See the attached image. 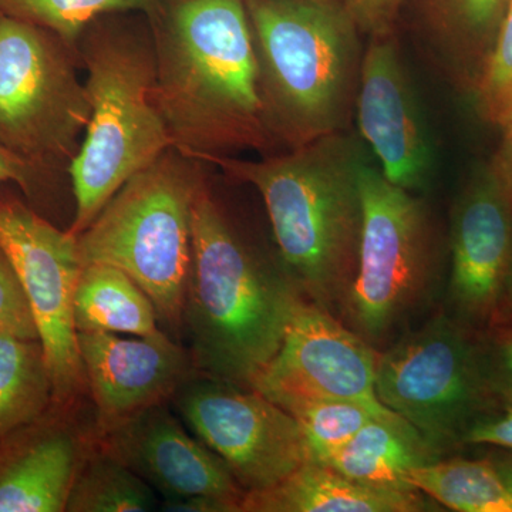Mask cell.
I'll list each match as a JSON object with an SVG mask.
<instances>
[{"mask_svg": "<svg viewBox=\"0 0 512 512\" xmlns=\"http://www.w3.org/2000/svg\"><path fill=\"white\" fill-rule=\"evenodd\" d=\"M154 28L158 107L178 153L201 161L276 146L245 0H171Z\"/></svg>", "mask_w": 512, "mask_h": 512, "instance_id": "1", "label": "cell"}, {"mask_svg": "<svg viewBox=\"0 0 512 512\" xmlns=\"http://www.w3.org/2000/svg\"><path fill=\"white\" fill-rule=\"evenodd\" d=\"M365 151L343 131L262 160L210 156L264 200L276 251L306 301L339 319L359 265Z\"/></svg>", "mask_w": 512, "mask_h": 512, "instance_id": "2", "label": "cell"}, {"mask_svg": "<svg viewBox=\"0 0 512 512\" xmlns=\"http://www.w3.org/2000/svg\"><path fill=\"white\" fill-rule=\"evenodd\" d=\"M303 299L279 258L252 244L204 181L192 208L183 322L194 365L212 379L251 389Z\"/></svg>", "mask_w": 512, "mask_h": 512, "instance_id": "3", "label": "cell"}, {"mask_svg": "<svg viewBox=\"0 0 512 512\" xmlns=\"http://www.w3.org/2000/svg\"><path fill=\"white\" fill-rule=\"evenodd\" d=\"M265 123L275 144L340 133L359 86L357 25L340 0H245Z\"/></svg>", "mask_w": 512, "mask_h": 512, "instance_id": "4", "label": "cell"}, {"mask_svg": "<svg viewBox=\"0 0 512 512\" xmlns=\"http://www.w3.org/2000/svg\"><path fill=\"white\" fill-rule=\"evenodd\" d=\"M90 119L70 163L80 235L124 184L173 147L156 96L153 39L121 29H87L79 43Z\"/></svg>", "mask_w": 512, "mask_h": 512, "instance_id": "5", "label": "cell"}, {"mask_svg": "<svg viewBox=\"0 0 512 512\" xmlns=\"http://www.w3.org/2000/svg\"><path fill=\"white\" fill-rule=\"evenodd\" d=\"M200 161L171 148L131 177L77 235L83 265L126 272L156 306L160 325L183 328L192 269V208Z\"/></svg>", "mask_w": 512, "mask_h": 512, "instance_id": "6", "label": "cell"}, {"mask_svg": "<svg viewBox=\"0 0 512 512\" xmlns=\"http://www.w3.org/2000/svg\"><path fill=\"white\" fill-rule=\"evenodd\" d=\"M360 190L359 265L339 320L380 352L436 299L439 251L424 202L390 183L367 158L360 167Z\"/></svg>", "mask_w": 512, "mask_h": 512, "instance_id": "7", "label": "cell"}, {"mask_svg": "<svg viewBox=\"0 0 512 512\" xmlns=\"http://www.w3.org/2000/svg\"><path fill=\"white\" fill-rule=\"evenodd\" d=\"M477 330L441 311L377 353L380 403L419 431L440 457L504 409L485 377Z\"/></svg>", "mask_w": 512, "mask_h": 512, "instance_id": "8", "label": "cell"}, {"mask_svg": "<svg viewBox=\"0 0 512 512\" xmlns=\"http://www.w3.org/2000/svg\"><path fill=\"white\" fill-rule=\"evenodd\" d=\"M77 59L53 33L0 13V143L42 171L69 168L89 124Z\"/></svg>", "mask_w": 512, "mask_h": 512, "instance_id": "9", "label": "cell"}, {"mask_svg": "<svg viewBox=\"0 0 512 512\" xmlns=\"http://www.w3.org/2000/svg\"><path fill=\"white\" fill-rule=\"evenodd\" d=\"M0 248L18 275L53 383V404L72 407L87 389L74 292L83 264L77 237L15 197H0Z\"/></svg>", "mask_w": 512, "mask_h": 512, "instance_id": "10", "label": "cell"}, {"mask_svg": "<svg viewBox=\"0 0 512 512\" xmlns=\"http://www.w3.org/2000/svg\"><path fill=\"white\" fill-rule=\"evenodd\" d=\"M177 407L245 493L268 490L311 461L298 421L258 390L190 379L178 390Z\"/></svg>", "mask_w": 512, "mask_h": 512, "instance_id": "11", "label": "cell"}, {"mask_svg": "<svg viewBox=\"0 0 512 512\" xmlns=\"http://www.w3.org/2000/svg\"><path fill=\"white\" fill-rule=\"evenodd\" d=\"M377 353L336 316L303 299L251 389L285 410L313 400H352L392 413L377 399Z\"/></svg>", "mask_w": 512, "mask_h": 512, "instance_id": "12", "label": "cell"}, {"mask_svg": "<svg viewBox=\"0 0 512 512\" xmlns=\"http://www.w3.org/2000/svg\"><path fill=\"white\" fill-rule=\"evenodd\" d=\"M450 254L444 311L478 332L497 318L512 261V181L497 157L458 192Z\"/></svg>", "mask_w": 512, "mask_h": 512, "instance_id": "13", "label": "cell"}, {"mask_svg": "<svg viewBox=\"0 0 512 512\" xmlns=\"http://www.w3.org/2000/svg\"><path fill=\"white\" fill-rule=\"evenodd\" d=\"M164 498V511L241 512L245 491L228 467L161 406L97 434Z\"/></svg>", "mask_w": 512, "mask_h": 512, "instance_id": "14", "label": "cell"}, {"mask_svg": "<svg viewBox=\"0 0 512 512\" xmlns=\"http://www.w3.org/2000/svg\"><path fill=\"white\" fill-rule=\"evenodd\" d=\"M387 37H375L362 57L357 124L384 177L419 192L433 177L434 144L399 52Z\"/></svg>", "mask_w": 512, "mask_h": 512, "instance_id": "15", "label": "cell"}, {"mask_svg": "<svg viewBox=\"0 0 512 512\" xmlns=\"http://www.w3.org/2000/svg\"><path fill=\"white\" fill-rule=\"evenodd\" d=\"M77 343L96 406V434L170 400L194 365L163 329L150 336L82 332Z\"/></svg>", "mask_w": 512, "mask_h": 512, "instance_id": "16", "label": "cell"}, {"mask_svg": "<svg viewBox=\"0 0 512 512\" xmlns=\"http://www.w3.org/2000/svg\"><path fill=\"white\" fill-rule=\"evenodd\" d=\"M53 404L40 419L0 440V512H63L96 436Z\"/></svg>", "mask_w": 512, "mask_h": 512, "instance_id": "17", "label": "cell"}, {"mask_svg": "<svg viewBox=\"0 0 512 512\" xmlns=\"http://www.w3.org/2000/svg\"><path fill=\"white\" fill-rule=\"evenodd\" d=\"M436 505L419 490L372 487L318 461H306L274 487L245 494L241 512L439 511Z\"/></svg>", "mask_w": 512, "mask_h": 512, "instance_id": "18", "label": "cell"}, {"mask_svg": "<svg viewBox=\"0 0 512 512\" xmlns=\"http://www.w3.org/2000/svg\"><path fill=\"white\" fill-rule=\"evenodd\" d=\"M439 458L409 421L393 413L367 423L319 463L372 487L417 490L407 481L410 471Z\"/></svg>", "mask_w": 512, "mask_h": 512, "instance_id": "19", "label": "cell"}, {"mask_svg": "<svg viewBox=\"0 0 512 512\" xmlns=\"http://www.w3.org/2000/svg\"><path fill=\"white\" fill-rule=\"evenodd\" d=\"M74 323L77 333L150 336L161 330L150 296L126 272L106 264L83 265L74 292Z\"/></svg>", "mask_w": 512, "mask_h": 512, "instance_id": "20", "label": "cell"}, {"mask_svg": "<svg viewBox=\"0 0 512 512\" xmlns=\"http://www.w3.org/2000/svg\"><path fill=\"white\" fill-rule=\"evenodd\" d=\"M52 406V376L40 340L0 335V440Z\"/></svg>", "mask_w": 512, "mask_h": 512, "instance_id": "21", "label": "cell"}, {"mask_svg": "<svg viewBox=\"0 0 512 512\" xmlns=\"http://www.w3.org/2000/svg\"><path fill=\"white\" fill-rule=\"evenodd\" d=\"M407 481L448 510L512 512V494L488 458L441 457L414 468Z\"/></svg>", "mask_w": 512, "mask_h": 512, "instance_id": "22", "label": "cell"}, {"mask_svg": "<svg viewBox=\"0 0 512 512\" xmlns=\"http://www.w3.org/2000/svg\"><path fill=\"white\" fill-rule=\"evenodd\" d=\"M154 490L99 437L77 471L67 512H146L156 507Z\"/></svg>", "mask_w": 512, "mask_h": 512, "instance_id": "23", "label": "cell"}, {"mask_svg": "<svg viewBox=\"0 0 512 512\" xmlns=\"http://www.w3.org/2000/svg\"><path fill=\"white\" fill-rule=\"evenodd\" d=\"M156 0H0V13L53 33L79 55L84 32L104 15L141 10L153 15Z\"/></svg>", "mask_w": 512, "mask_h": 512, "instance_id": "24", "label": "cell"}, {"mask_svg": "<svg viewBox=\"0 0 512 512\" xmlns=\"http://www.w3.org/2000/svg\"><path fill=\"white\" fill-rule=\"evenodd\" d=\"M308 444L311 461H322L356 436L376 417L390 416L352 400H313L289 407Z\"/></svg>", "mask_w": 512, "mask_h": 512, "instance_id": "25", "label": "cell"}, {"mask_svg": "<svg viewBox=\"0 0 512 512\" xmlns=\"http://www.w3.org/2000/svg\"><path fill=\"white\" fill-rule=\"evenodd\" d=\"M481 114L503 127L512 117V0H507L497 39L477 90Z\"/></svg>", "mask_w": 512, "mask_h": 512, "instance_id": "26", "label": "cell"}, {"mask_svg": "<svg viewBox=\"0 0 512 512\" xmlns=\"http://www.w3.org/2000/svg\"><path fill=\"white\" fill-rule=\"evenodd\" d=\"M477 336L487 382L501 406L512 407V316L493 320Z\"/></svg>", "mask_w": 512, "mask_h": 512, "instance_id": "27", "label": "cell"}, {"mask_svg": "<svg viewBox=\"0 0 512 512\" xmlns=\"http://www.w3.org/2000/svg\"><path fill=\"white\" fill-rule=\"evenodd\" d=\"M0 335L39 340L28 298L2 248H0Z\"/></svg>", "mask_w": 512, "mask_h": 512, "instance_id": "28", "label": "cell"}, {"mask_svg": "<svg viewBox=\"0 0 512 512\" xmlns=\"http://www.w3.org/2000/svg\"><path fill=\"white\" fill-rule=\"evenodd\" d=\"M357 28L373 37L389 36L402 0H345Z\"/></svg>", "mask_w": 512, "mask_h": 512, "instance_id": "29", "label": "cell"}, {"mask_svg": "<svg viewBox=\"0 0 512 512\" xmlns=\"http://www.w3.org/2000/svg\"><path fill=\"white\" fill-rule=\"evenodd\" d=\"M467 444H488L512 450V407H505L478 423L468 434Z\"/></svg>", "mask_w": 512, "mask_h": 512, "instance_id": "30", "label": "cell"}, {"mask_svg": "<svg viewBox=\"0 0 512 512\" xmlns=\"http://www.w3.org/2000/svg\"><path fill=\"white\" fill-rule=\"evenodd\" d=\"M42 173L36 165L30 164L0 143V185L15 183L30 195L36 191Z\"/></svg>", "mask_w": 512, "mask_h": 512, "instance_id": "31", "label": "cell"}, {"mask_svg": "<svg viewBox=\"0 0 512 512\" xmlns=\"http://www.w3.org/2000/svg\"><path fill=\"white\" fill-rule=\"evenodd\" d=\"M505 5L507 0H457L461 20L478 35L494 28Z\"/></svg>", "mask_w": 512, "mask_h": 512, "instance_id": "32", "label": "cell"}, {"mask_svg": "<svg viewBox=\"0 0 512 512\" xmlns=\"http://www.w3.org/2000/svg\"><path fill=\"white\" fill-rule=\"evenodd\" d=\"M500 448V450L494 451L488 456V460L493 464L495 471L498 476L508 488V491L512 494V450L507 448Z\"/></svg>", "mask_w": 512, "mask_h": 512, "instance_id": "33", "label": "cell"}, {"mask_svg": "<svg viewBox=\"0 0 512 512\" xmlns=\"http://www.w3.org/2000/svg\"><path fill=\"white\" fill-rule=\"evenodd\" d=\"M501 128H503L504 131L503 147H501L498 156L495 157L503 164L505 171L510 175L512 181V117Z\"/></svg>", "mask_w": 512, "mask_h": 512, "instance_id": "34", "label": "cell"}, {"mask_svg": "<svg viewBox=\"0 0 512 512\" xmlns=\"http://www.w3.org/2000/svg\"><path fill=\"white\" fill-rule=\"evenodd\" d=\"M512 316V261L508 269L507 279H505L503 295H501L500 306H498L497 319L508 318Z\"/></svg>", "mask_w": 512, "mask_h": 512, "instance_id": "35", "label": "cell"}]
</instances>
